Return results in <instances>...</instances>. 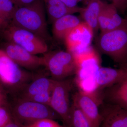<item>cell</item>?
<instances>
[{
    "instance_id": "1",
    "label": "cell",
    "mask_w": 127,
    "mask_h": 127,
    "mask_svg": "<svg viewBox=\"0 0 127 127\" xmlns=\"http://www.w3.org/2000/svg\"><path fill=\"white\" fill-rule=\"evenodd\" d=\"M44 0L15 7L10 23L33 32L45 40H51L48 30Z\"/></svg>"
},
{
    "instance_id": "2",
    "label": "cell",
    "mask_w": 127,
    "mask_h": 127,
    "mask_svg": "<svg viewBox=\"0 0 127 127\" xmlns=\"http://www.w3.org/2000/svg\"><path fill=\"white\" fill-rule=\"evenodd\" d=\"M97 45L102 52L121 66L127 64V24L105 32H101Z\"/></svg>"
},
{
    "instance_id": "3",
    "label": "cell",
    "mask_w": 127,
    "mask_h": 127,
    "mask_svg": "<svg viewBox=\"0 0 127 127\" xmlns=\"http://www.w3.org/2000/svg\"><path fill=\"white\" fill-rule=\"evenodd\" d=\"M12 115L14 121L21 127L45 119H61L50 106L21 98L14 106Z\"/></svg>"
},
{
    "instance_id": "4",
    "label": "cell",
    "mask_w": 127,
    "mask_h": 127,
    "mask_svg": "<svg viewBox=\"0 0 127 127\" xmlns=\"http://www.w3.org/2000/svg\"><path fill=\"white\" fill-rule=\"evenodd\" d=\"M0 31L7 41L20 46L33 55L44 54L48 51L46 41L32 32L11 23Z\"/></svg>"
},
{
    "instance_id": "5",
    "label": "cell",
    "mask_w": 127,
    "mask_h": 127,
    "mask_svg": "<svg viewBox=\"0 0 127 127\" xmlns=\"http://www.w3.org/2000/svg\"><path fill=\"white\" fill-rule=\"evenodd\" d=\"M43 57L45 67L54 80H64L77 72L78 66L75 57L68 51L47 52Z\"/></svg>"
},
{
    "instance_id": "6",
    "label": "cell",
    "mask_w": 127,
    "mask_h": 127,
    "mask_svg": "<svg viewBox=\"0 0 127 127\" xmlns=\"http://www.w3.org/2000/svg\"><path fill=\"white\" fill-rule=\"evenodd\" d=\"M33 77L31 72L17 65L0 49V81L13 89L24 88Z\"/></svg>"
},
{
    "instance_id": "7",
    "label": "cell",
    "mask_w": 127,
    "mask_h": 127,
    "mask_svg": "<svg viewBox=\"0 0 127 127\" xmlns=\"http://www.w3.org/2000/svg\"><path fill=\"white\" fill-rule=\"evenodd\" d=\"M71 82L67 80L56 81L51 95L50 106L60 117L65 126L72 127L70 93Z\"/></svg>"
},
{
    "instance_id": "8",
    "label": "cell",
    "mask_w": 127,
    "mask_h": 127,
    "mask_svg": "<svg viewBox=\"0 0 127 127\" xmlns=\"http://www.w3.org/2000/svg\"><path fill=\"white\" fill-rule=\"evenodd\" d=\"M93 92L82 91L77 92L73 95V103H75L90 121L93 127H100L102 121L99 104L102 103Z\"/></svg>"
},
{
    "instance_id": "9",
    "label": "cell",
    "mask_w": 127,
    "mask_h": 127,
    "mask_svg": "<svg viewBox=\"0 0 127 127\" xmlns=\"http://www.w3.org/2000/svg\"><path fill=\"white\" fill-rule=\"evenodd\" d=\"M1 49L21 67L34 70L41 67L45 66V62L43 57H39L33 55L15 43L6 42L3 44Z\"/></svg>"
},
{
    "instance_id": "10",
    "label": "cell",
    "mask_w": 127,
    "mask_h": 127,
    "mask_svg": "<svg viewBox=\"0 0 127 127\" xmlns=\"http://www.w3.org/2000/svg\"><path fill=\"white\" fill-rule=\"evenodd\" d=\"M94 36L92 30L83 22L70 32L64 41L67 51L75 55L91 46Z\"/></svg>"
},
{
    "instance_id": "11",
    "label": "cell",
    "mask_w": 127,
    "mask_h": 127,
    "mask_svg": "<svg viewBox=\"0 0 127 127\" xmlns=\"http://www.w3.org/2000/svg\"><path fill=\"white\" fill-rule=\"evenodd\" d=\"M102 121L100 127H127V110L110 103L101 104Z\"/></svg>"
},
{
    "instance_id": "12",
    "label": "cell",
    "mask_w": 127,
    "mask_h": 127,
    "mask_svg": "<svg viewBox=\"0 0 127 127\" xmlns=\"http://www.w3.org/2000/svg\"><path fill=\"white\" fill-rule=\"evenodd\" d=\"M127 77V64L119 68L100 67L95 78L97 88H107L117 84Z\"/></svg>"
},
{
    "instance_id": "13",
    "label": "cell",
    "mask_w": 127,
    "mask_h": 127,
    "mask_svg": "<svg viewBox=\"0 0 127 127\" xmlns=\"http://www.w3.org/2000/svg\"><path fill=\"white\" fill-rule=\"evenodd\" d=\"M115 6L104 2L98 20L99 29L105 32L122 27L127 24V19L120 16Z\"/></svg>"
},
{
    "instance_id": "14",
    "label": "cell",
    "mask_w": 127,
    "mask_h": 127,
    "mask_svg": "<svg viewBox=\"0 0 127 127\" xmlns=\"http://www.w3.org/2000/svg\"><path fill=\"white\" fill-rule=\"evenodd\" d=\"M46 13L48 20L52 23L64 16L80 13L83 7H68L60 0H44Z\"/></svg>"
},
{
    "instance_id": "15",
    "label": "cell",
    "mask_w": 127,
    "mask_h": 127,
    "mask_svg": "<svg viewBox=\"0 0 127 127\" xmlns=\"http://www.w3.org/2000/svg\"><path fill=\"white\" fill-rule=\"evenodd\" d=\"M103 97L108 103L118 105L127 110V77L107 88Z\"/></svg>"
},
{
    "instance_id": "16",
    "label": "cell",
    "mask_w": 127,
    "mask_h": 127,
    "mask_svg": "<svg viewBox=\"0 0 127 127\" xmlns=\"http://www.w3.org/2000/svg\"><path fill=\"white\" fill-rule=\"evenodd\" d=\"M104 3L101 0H89L86 7L80 13L84 22L92 30L94 35L99 29L98 18Z\"/></svg>"
},
{
    "instance_id": "17",
    "label": "cell",
    "mask_w": 127,
    "mask_h": 127,
    "mask_svg": "<svg viewBox=\"0 0 127 127\" xmlns=\"http://www.w3.org/2000/svg\"><path fill=\"white\" fill-rule=\"evenodd\" d=\"M81 22L79 18L73 14L64 16L52 23L53 36L59 40H64L68 33Z\"/></svg>"
},
{
    "instance_id": "18",
    "label": "cell",
    "mask_w": 127,
    "mask_h": 127,
    "mask_svg": "<svg viewBox=\"0 0 127 127\" xmlns=\"http://www.w3.org/2000/svg\"><path fill=\"white\" fill-rule=\"evenodd\" d=\"M56 80L45 76H39L27 84L21 98L26 99L46 92H52Z\"/></svg>"
},
{
    "instance_id": "19",
    "label": "cell",
    "mask_w": 127,
    "mask_h": 127,
    "mask_svg": "<svg viewBox=\"0 0 127 127\" xmlns=\"http://www.w3.org/2000/svg\"><path fill=\"white\" fill-rule=\"evenodd\" d=\"M71 119L72 127H93L87 118L73 102L71 105Z\"/></svg>"
},
{
    "instance_id": "20",
    "label": "cell",
    "mask_w": 127,
    "mask_h": 127,
    "mask_svg": "<svg viewBox=\"0 0 127 127\" xmlns=\"http://www.w3.org/2000/svg\"><path fill=\"white\" fill-rule=\"evenodd\" d=\"M15 8L12 0H0V10L6 26L10 23Z\"/></svg>"
},
{
    "instance_id": "21",
    "label": "cell",
    "mask_w": 127,
    "mask_h": 127,
    "mask_svg": "<svg viewBox=\"0 0 127 127\" xmlns=\"http://www.w3.org/2000/svg\"><path fill=\"white\" fill-rule=\"evenodd\" d=\"M51 93L52 92H44L32 96L26 99H23L30 100L41 104L50 106Z\"/></svg>"
},
{
    "instance_id": "22",
    "label": "cell",
    "mask_w": 127,
    "mask_h": 127,
    "mask_svg": "<svg viewBox=\"0 0 127 127\" xmlns=\"http://www.w3.org/2000/svg\"><path fill=\"white\" fill-rule=\"evenodd\" d=\"M23 127H67L62 126L56 120L50 119H45L37 121L31 125Z\"/></svg>"
},
{
    "instance_id": "23",
    "label": "cell",
    "mask_w": 127,
    "mask_h": 127,
    "mask_svg": "<svg viewBox=\"0 0 127 127\" xmlns=\"http://www.w3.org/2000/svg\"><path fill=\"white\" fill-rule=\"evenodd\" d=\"M13 120L9 111L2 105L0 106V127H5Z\"/></svg>"
},
{
    "instance_id": "24",
    "label": "cell",
    "mask_w": 127,
    "mask_h": 127,
    "mask_svg": "<svg viewBox=\"0 0 127 127\" xmlns=\"http://www.w3.org/2000/svg\"><path fill=\"white\" fill-rule=\"evenodd\" d=\"M118 11L122 14L125 13L127 9V0H111Z\"/></svg>"
},
{
    "instance_id": "25",
    "label": "cell",
    "mask_w": 127,
    "mask_h": 127,
    "mask_svg": "<svg viewBox=\"0 0 127 127\" xmlns=\"http://www.w3.org/2000/svg\"><path fill=\"white\" fill-rule=\"evenodd\" d=\"M15 7H20L30 4L35 0H12Z\"/></svg>"
},
{
    "instance_id": "26",
    "label": "cell",
    "mask_w": 127,
    "mask_h": 127,
    "mask_svg": "<svg viewBox=\"0 0 127 127\" xmlns=\"http://www.w3.org/2000/svg\"><path fill=\"white\" fill-rule=\"evenodd\" d=\"M68 7H73L77 6L79 0H60Z\"/></svg>"
},
{
    "instance_id": "27",
    "label": "cell",
    "mask_w": 127,
    "mask_h": 127,
    "mask_svg": "<svg viewBox=\"0 0 127 127\" xmlns=\"http://www.w3.org/2000/svg\"><path fill=\"white\" fill-rule=\"evenodd\" d=\"M5 127H21L14 120H13Z\"/></svg>"
},
{
    "instance_id": "28",
    "label": "cell",
    "mask_w": 127,
    "mask_h": 127,
    "mask_svg": "<svg viewBox=\"0 0 127 127\" xmlns=\"http://www.w3.org/2000/svg\"><path fill=\"white\" fill-rule=\"evenodd\" d=\"M6 26L4 21L2 18V15L0 10V31L3 29Z\"/></svg>"
},
{
    "instance_id": "29",
    "label": "cell",
    "mask_w": 127,
    "mask_h": 127,
    "mask_svg": "<svg viewBox=\"0 0 127 127\" xmlns=\"http://www.w3.org/2000/svg\"><path fill=\"white\" fill-rule=\"evenodd\" d=\"M4 100V96L1 91H0V106L3 104Z\"/></svg>"
},
{
    "instance_id": "30",
    "label": "cell",
    "mask_w": 127,
    "mask_h": 127,
    "mask_svg": "<svg viewBox=\"0 0 127 127\" xmlns=\"http://www.w3.org/2000/svg\"><path fill=\"white\" fill-rule=\"evenodd\" d=\"M1 91L0 89V91Z\"/></svg>"
},
{
    "instance_id": "31",
    "label": "cell",
    "mask_w": 127,
    "mask_h": 127,
    "mask_svg": "<svg viewBox=\"0 0 127 127\" xmlns=\"http://www.w3.org/2000/svg\"></svg>"
}]
</instances>
